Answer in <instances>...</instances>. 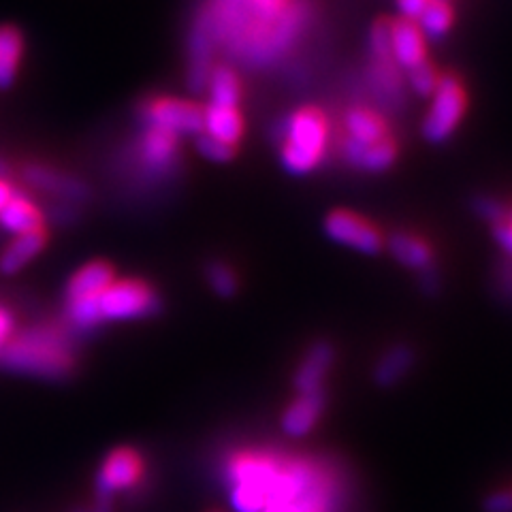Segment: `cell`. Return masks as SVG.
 Returning a JSON list of instances; mask_svg holds the SVG:
<instances>
[{
    "mask_svg": "<svg viewBox=\"0 0 512 512\" xmlns=\"http://www.w3.org/2000/svg\"><path fill=\"white\" fill-rule=\"evenodd\" d=\"M0 361L9 370L37 378L58 380L73 370V348L69 338L56 327H32L0 350Z\"/></svg>",
    "mask_w": 512,
    "mask_h": 512,
    "instance_id": "6da1fadb",
    "label": "cell"
},
{
    "mask_svg": "<svg viewBox=\"0 0 512 512\" xmlns=\"http://www.w3.org/2000/svg\"><path fill=\"white\" fill-rule=\"evenodd\" d=\"M282 165L288 173L306 175L323 160L329 126L323 111L303 107L284 122Z\"/></svg>",
    "mask_w": 512,
    "mask_h": 512,
    "instance_id": "7a4b0ae2",
    "label": "cell"
},
{
    "mask_svg": "<svg viewBox=\"0 0 512 512\" xmlns=\"http://www.w3.org/2000/svg\"><path fill=\"white\" fill-rule=\"evenodd\" d=\"M466 114V90L455 75H444L431 94V107L423 122V135L431 143H442L455 133Z\"/></svg>",
    "mask_w": 512,
    "mask_h": 512,
    "instance_id": "3957f363",
    "label": "cell"
},
{
    "mask_svg": "<svg viewBox=\"0 0 512 512\" xmlns=\"http://www.w3.org/2000/svg\"><path fill=\"white\" fill-rule=\"evenodd\" d=\"M101 320H133L150 316L158 310L160 301L150 286L135 280L114 282L96 297Z\"/></svg>",
    "mask_w": 512,
    "mask_h": 512,
    "instance_id": "277c9868",
    "label": "cell"
},
{
    "mask_svg": "<svg viewBox=\"0 0 512 512\" xmlns=\"http://www.w3.org/2000/svg\"><path fill=\"white\" fill-rule=\"evenodd\" d=\"M143 120L150 128H160L171 135H199L203 133L205 109L180 99H156L143 107Z\"/></svg>",
    "mask_w": 512,
    "mask_h": 512,
    "instance_id": "5b68a950",
    "label": "cell"
},
{
    "mask_svg": "<svg viewBox=\"0 0 512 512\" xmlns=\"http://www.w3.org/2000/svg\"><path fill=\"white\" fill-rule=\"evenodd\" d=\"M325 233L331 242L361 254H378L384 246V237L374 224L348 210L331 212L325 218Z\"/></svg>",
    "mask_w": 512,
    "mask_h": 512,
    "instance_id": "8992f818",
    "label": "cell"
},
{
    "mask_svg": "<svg viewBox=\"0 0 512 512\" xmlns=\"http://www.w3.org/2000/svg\"><path fill=\"white\" fill-rule=\"evenodd\" d=\"M143 474V461L141 457L131 451V448H118V451L111 453L103 468L99 472V480H96V487H99V495H114L116 491H126L135 487Z\"/></svg>",
    "mask_w": 512,
    "mask_h": 512,
    "instance_id": "52a82bcc",
    "label": "cell"
},
{
    "mask_svg": "<svg viewBox=\"0 0 512 512\" xmlns=\"http://www.w3.org/2000/svg\"><path fill=\"white\" fill-rule=\"evenodd\" d=\"M335 363V348L327 340L314 342L295 370L293 387L297 395L325 391V380Z\"/></svg>",
    "mask_w": 512,
    "mask_h": 512,
    "instance_id": "ba28073f",
    "label": "cell"
},
{
    "mask_svg": "<svg viewBox=\"0 0 512 512\" xmlns=\"http://www.w3.org/2000/svg\"><path fill=\"white\" fill-rule=\"evenodd\" d=\"M327 408L325 391L297 395L282 414V429L291 438H306Z\"/></svg>",
    "mask_w": 512,
    "mask_h": 512,
    "instance_id": "9c48e42d",
    "label": "cell"
},
{
    "mask_svg": "<svg viewBox=\"0 0 512 512\" xmlns=\"http://www.w3.org/2000/svg\"><path fill=\"white\" fill-rule=\"evenodd\" d=\"M391 56L397 67L406 71L419 67L427 60L425 54V37L416 22L408 20H391Z\"/></svg>",
    "mask_w": 512,
    "mask_h": 512,
    "instance_id": "30bf717a",
    "label": "cell"
},
{
    "mask_svg": "<svg viewBox=\"0 0 512 512\" xmlns=\"http://www.w3.org/2000/svg\"><path fill=\"white\" fill-rule=\"evenodd\" d=\"M414 363L416 352L410 344H393L378 357L372 370V380L380 389H393L410 376Z\"/></svg>",
    "mask_w": 512,
    "mask_h": 512,
    "instance_id": "8fae6325",
    "label": "cell"
},
{
    "mask_svg": "<svg viewBox=\"0 0 512 512\" xmlns=\"http://www.w3.org/2000/svg\"><path fill=\"white\" fill-rule=\"evenodd\" d=\"M387 246H389V252L393 254V259L399 265H404L406 269L423 274V271L436 267L434 250H431V246L423 242L421 237H416L412 233H404V231L393 233L387 239Z\"/></svg>",
    "mask_w": 512,
    "mask_h": 512,
    "instance_id": "7c38bea8",
    "label": "cell"
},
{
    "mask_svg": "<svg viewBox=\"0 0 512 512\" xmlns=\"http://www.w3.org/2000/svg\"><path fill=\"white\" fill-rule=\"evenodd\" d=\"M397 154L395 143L387 137L376 143H361L346 137L344 156L350 165L361 167L365 171H384L393 165Z\"/></svg>",
    "mask_w": 512,
    "mask_h": 512,
    "instance_id": "4fadbf2b",
    "label": "cell"
},
{
    "mask_svg": "<svg viewBox=\"0 0 512 512\" xmlns=\"http://www.w3.org/2000/svg\"><path fill=\"white\" fill-rule=\"evenodd\" d=\"M139 154L152 171H169L178 158V137L160 128H150L139 143Z\"/></svg>",
    "mask_w": 512,
    "mask_h": 512,
    "instance_id": "5bb4252c",
    "label": "cell"
},
{
    "mask_svg": "<svg viewBox=\"0 0 512 512\" xmlns=\"http://www.w3.org/2000/svg\"><path fill=\"white\" fill-rule=\"evenodd\" d=\"M203 131H205V135L220 139L235 148V143L239 141V137H242L244 122H242V116H239L237 107L210 105L205 109Z\"/></svg>",
    "mask_w": 512,
    "mask_h": 512,
    "instance_id": "9a60e30c",
    "label": "cell"
},
{
    "mask_svg": "<svg viewBox=\"0 0 512 512\" xmlns=\"http://www.w3.org/2000/svg\"><path fill=\"white\" fill-rule=\"evenodd\" d=\"M43 216L30 199L24 195H13V199L5 205V210L0 212V224L13 235H26L41 231Z\"/></svg>",
    "mask_w": 512,
    "mask_h": 512,
    "instance_id": "2e32d148",
    "label": "cell"
},
{
    "mask_svg": "<svg viewBox=\"0 0 512 512\" xmlns=\"http://www.w3.org/2000/svg\"><path fill=\"white\" fill-rule=\"evenodd\" d=\"M346 133L350 139L361 141V143H376L387 139V122H384L376 111L367 107H352L346 111L344 118Z\"/></svg>",
    "mask_w": 512,
    "mask_h": 512,
    "instance_id": "e0dca14e",
    "label": "cell"
},
{
    "mask_svg": "<svg viewBox=\"0 0 512 512\" xmlns=\"http://www.w3.org/2000/svg\"><path fill=\"white\" fill-rule=\"evenodd\" d=\"M114 284V271L105 263H90L82 267L69 282V299L99 297L103 291Z\"/></svg>",
    "mask_w": 512,
    "mask_h": 512,
    "instance_id": "ac0fdd59",
    "label": "cell"
},
{
    "mask_svg": "<svg viewBox=\"0 0 512 512\" xmlns=\"http://www.w3.org/2000/svg\"><path fill=\"white\" fill-rule=\"evenodd\" d=\"M45 246V235L43 231L26 233V235H15L13 242L7 246V250L0 256V269L5 274H18L24 269Z\"/></svg>",
    "mask_w": 512,
    "mask_h": 512,
    "instance_id": "d6986e66",
    "label": "cell"
},
{
    "mask_svg": "<svg viewBox=\"0 0 512 512\" xmlns=\"http://www.w3.org/2000/svg\"><path fill=\"white\" fill-rule=\"evenodd\" d=\"M207 86H210V105L237 107L242 90H239V79L233 69H214L210 77H207Z\"/></svg>",
    "mask_w": 512,
    "mask_h": 512,
    "instance_id": "ffe728a7",
    "label": "cell"
},
{
    "mask_svg": "<svg viewBox=\"0 0 512 512\" xmlns=\"http://www.w3.org/2000/svg\"><path fill=\"white\" fill-rule=\"evenodd\" d=\"M26 178L30 184H35L43 190L56 192V195H62V197H84L86 195L84 186L77 180L67 178V175H60L50 169H43V167H30L26 171Z\"/></svg>",
    "mask_w": 512,
    "mask_h": 512,
    "instance_id": "44dd1931",
    "label": "cell"
},
{
    "mask_svg": "<svg viewBox=\"0 0 512 512\" xmlns=\"http://www.w3.org/2000/svg\"><path fill=\"white\" fill-rule=\"evenodd\" d=\"M416 26L421 28L423 37L427 39H442L448 30L453 26V9L446 0H429L427 9L423 11V15L416 22Z\"/></svg>",
    "mask_w": 512,
    "mask_h": 512,
    "instance_id": "7402d4cb",
    "label": "cell"
},
{
    "mask_svg": "<svg viewBox=\"0 0 512 512\" xmlns=\"http://www.w3.org/2000/svg\"><path fill=\"white\" fill-rule=\"evenodd\" d=\"M22 39L13 28H0V86H9L18 71Z\"/></svg>",
    "mask_w": 512,
    "mask_h": 512,
    "instance_id": "603a6c76",
    "label": "cell"
},
{
    "mask_svg": "<svg viewBox=\"0 0 512 512\" xmlns=\"http://www.w3.org/2000/svg\"><path fill=\"white\" fill-rule=\"evenodd\" d=\"M69 320L73 323V327L77 329H94L101 320L99 314V306H96V297H86V299H75L69 303Z\"/></svg>",
    "mask_w": 512,
    "mask_h": 512,
    "instance_id": "cb8c5ba5",
    "label": "cell"
},
{
    "mask_svg": "<svg viewBox=\"0 0 512 512\" xmlns=\"http://www.w3.org/2000/svg\"><path fill=\"white\" fill-rule=\"evenodd\" d=\"M269 500L267 495L254 487L233 485L231 487V506L235 512H263Z\"/></svg>",
    "mask_w": 512,
    "mask_h": 512,
    "instance_id": "d4e9b609",
    "label": "cell"
},
{
    "mask_svg": "<svg viewBox=\"0 0 512 512\" xmlns=\"http://www.w3.org/2000/svg\"><path fill=\"white\" fill-rule=\"evenodd\" d=\"M207 282H210L212 291L220 297H233L237 293L235 271L224 263H212L207 267Z\"/></svg>",
    "mask_w": 512,
    "mask_h": 512,
    "instance_id": "484cf974",
    "label": "cell"
},
{
    "mask_svg": "<svg viewBox=\"0 0 512 512\" xmlns=\"http://www.w3.org/2000/svg\"><path fill=\"white\" fill-rule=\"evenodd\" d=\"M408 82H410V88L421 94V96H431L440 82V75L436 73V69L431 67V64L425 60L423 64H419V67H414L408 71Z\"/></svg>",
    "mask_w": 512,
    "mask_h": 512,
    "instance_id": "4316f807",
    "label": "cell"
},
{
    "mask_svg": "<svg viewBox=\"0 0 512 512\" xmlns=\"http://www.w3.org/2000/svg\"><path fill=\"white\" fill-rule=\"evenodd\" d=\"M370 50L374 60H393L391 56V20H378L372 26Z\"/></svg>",
    "mask_w": 512,
    "mask_h": 512,
    "instance_id": "83f0119b",
    "label": "cell"
},
{
    "mask_svg": "<svg viewBox=\"0 0 512 512\" xmlns=\"http://www.w3.org/2000/svg\"><path fill=\"white\" fill-rule=\"evenodd\" d=\"M197 148H199L201 156H205L207 160H214V163H227V160H231L235 154V148L229 146V143L214 139L205 133L199 137Z\"/></svg>",
    "mask_w": 512,
    "mask_h": 512,
    "instance_id": "f1b7e54d",
    "label": "cell"
},
{
    "mask_svg": "<svg viewBox=\"0 0 512 512\" xmlns=\"http://www.w3.org/2000/svg\"><path fill=\"white\" fill-rule=\"evenodd\" d=\"M476 212L480 214V218H485L487 222H491L493 227H495V224H500V222H504L508 218L506 207L500 201L487 199V197L476 201Z\"/></svg>",
    "mask_w": 512,
    "mask_h": 512,
    "instance_id": "f546056e",
    "label": "cell"
},
{
    "mask_svg": "<svg viewBox=\"0 0 512 512\" xmlns=\"http://www.w3.org/2000/svg\"><path fill=\"white\" fill-rule=\"evenodd\" d=\"M485 512H512V489H498L485 495Z\"/></svg>",
    "mask_w": 512,
    "mask_h": 512,
    "instance_id": "4dcf8cb0",
    "label": "cell"
},
{
    "mask_svg": "<svg viewBox=\"0 0 512 512\" xmlns=\"http://www.w3.org/2000/svg\"><path fill=\"white\" fill-rule=\"evenodd\" d=\"M427 5L429 0H397V9L402 13V20H408V22H419Z\"/></svg>",
    "mask_w": 512,
    "mask_h": 512,
    "instance_id": "1f68e13d",
    "label": "cell"
},
{
    "mask_svg": "<svg viewBox=\"0 0 512 512\" xmlns=\"http://www.w3.org/2000/svg\"><path fill=\"white\" fill-rule=\"evenodd\" d=\"M493 235L498 239V244L504 252L512 256V212H508V218L493 227Z\"/></svg>",
    "mask_w": 512,
    "mask_h": 512,
    "instance_id": "d6a6232c",
    "label": "cell"
},
{
    "mask_svg": "<svg viewBox=\"0 0 512 512\" xmlns=\"http://www.w3.org/2000/svg\"><path fill=\"white\" fill-rule=\"evenodd\" d=\"M13 331H15L13 314L7 308L0 306V350H3L11 342Z\"/></svg>",
    "mask_w": 512,
    "mask_h": 512,
    "instance_id": "836d02e7",
    "label": "cell"
},
{
    "mask_svg": "<svg viewBox=\"0 0 512 512\" xmlns=\"http://www.w3.org/2000/svg\"><path fill=\"white\" fill-rule=\"evenodd\" d=\"M419 284H421L423 293L436 295L440 291V286H442L438 269L434 267V269H427V271H423V274H419Z\"/></svg>",
    "mask_w": 512,
    "mask_h": 512,
    "instance_id": "e575fe53",
    "label": "cell"
},
{
    "mask_svg": "<svg viewBox=\"0 0 512 512\" xmlns=\"http://www.w3.org/2000/svg\"><path fill=\"white\" fill-rule=\"evenodd\" d=\"M13 188H11V184L9 182H5V180H0V212L5 210V205L13 199Z\"/></svg>",
    "mask_w": 512,
    "mask_h": 512,
    "instance_id": "d590c367",
    "label": "cell"
},
{
    "mask_svg": "<svg viewBox=\"0 0 512 512\" xmlns=\"http://www.w3.org/2000/svg\"><path fill=\"white\" fill-rule=\"evenodd\" d=\"M92 512H114V510H111V498H109V495H96V502L92 506Z\"/></svg>",
    "mask_w": 512,
    "mask_h": 512,
    "instance_id": "8d00e7d4",
    "label": "cell"
},
{
    "mask_svg": "<svg viewBox=\"0 0 512 512\" xmlns=\"http://www.w3.org/2000/svg\"><path fill=\"white\" fill-rule=\"evenodd\" d=\"M75 512H84V510H75Z\"/></svg>",
    "mask_w": 512,
    "mask_h": 512,
    "instance_id": "74e56055",
    "label": "cell"
}]
</instances>
